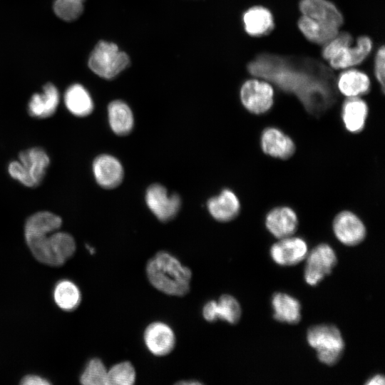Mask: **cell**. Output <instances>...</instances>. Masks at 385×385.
I'll use <instances>...</instances> for the list:
<instances>
[{
  "label": "cell",
  "mask_w": 385,
  "mask_h": 385,
  "mask_svg": "<svg viewBox=\"0 0 385 385\" xmlns=\"http://www.w3.org/2000/svg\"><path fill=\"white\" fill-rule=\"evenodd\" d=\"M247 68L255 76L266 78L303 101L311 96L327 97L334 76L323 63L312 58L282 56L270 53L258 55Z\"/></svg>",
  "instance_id": "1"
},
{
  "label": "cell",
  "mask_w": 385,
  "mask_h": 385,
  "mask_svg": "<svg viewBox=\"0 0 385 385\" xmlns=\"http://www.w3.org/2000/svg\"><path fill=\"white\" fill-rule=\"evenodd\" d=\"M145 272L150 284L167 295L183 297L190 289L191 270L167 251L155 254L148 261Z\"/></svg>",
  "instance_id": "2"
},
{
  "label": "cell",
  "mask_w": 385,
  "mask_h": 385,
  "mask_svg": "<svg viewBox=\"0 0 385 385\" xmlns=\"http://www.w3.org/2000/svg\"><path fill=\"white\" fill-rule=\"evenodd\" d=\"M26 244L34 257L50 266H61L75 252L76 242L67 232L55 231L41 235L25 236Z\"/></svg>",
  "instance_id": "3"
},
{
  "label": "cell",
  "mask_w": 385,
  "mask_h": 385,
  "mask_svg": "<svg viewBox=\"0 0 385 385\" xmlns=\"http://www.w3.org/2000/svg\"><path fill=\"white\" fill-rule=\"evenodd\" d=\"M49 164L47 153L40 147H34L21 151L19 160L9 164L8 172L24 186L34 188L41 183Z\"/></svg>",
  "instance_id": "4"
},
{
  "label": "cell",
  "mask_w": 385,
  "mask_h": 385,
  "mask_svg": "<svg viewBox=\"0 0 385 385\" xmlns=\"http://www.w3.org/2000/svg\"><path fill=\"white\" fill-rule=\"evenodd\" d=\"M309 344L317 351L319 360L334 365L341 358L344 342L338 328L334 325L319 324L310 327L307 334Z\"/></svg>",
  "instance_id": "5"
},
{
  "label": "cell",
  "mask_w": 385,
  "mask_h": 385,
  "mask_svg": "<svg viewBox=\"0 0 385 385\" xmlns=\"http://www.w3.org/2000/svg\"><path fill=\"white\" fill-rule=\"evenodd\" d=\"M129 63L127 53L120 51L116 44L101 41L89 57L88 66L98 76L112 79L123 71Z\"/></svg>",
  "instance_id": "6"
},
{
  "label": "cell",
  "mask_w": 385,
  "mask_h": 385,
  "mask_svg": "<svg viewBox=\"0 0 385 385\" xmlns=\"http://www.w3.org/2000/svg\"><path fill=\"white\" fill-rule=\"evenodd\" d=\"M145 202L149 210L161 222L173 220L181 206V198L176 193L169 194L162 185H150L145 192Z\"/></svg>",
  "instance_id": "7"
},
{
  "label": "cell",
  "mask_w": 385,
  "mask_h": 385,
  "mask_svg": "<svg viewBox=\"0 0 385 385\" xmlns=\"http://www.w3.org/2000/svg\"><path fill=\"white\" fill-rule=\"evenodd\" d=\"M304 279L307 284L314 286L329 275L337 264L334 250L327 244H320L307 255Z\"/></svg>",
  "instance_id": "8"
},
{
  "label": "cell",
  "mask_w": 385,
  "mask_h": 385,
  "mask_svg": "<svg viewBox=\"0 0 385 385\" xmlns=\"http://www.w3.org/2000/svg\"><path fill=\"white\" fill-rule=\"evenodd\" d=\"M240 96L244 107L255 114L264 113L273 105V88L265 81L250 79L245 81Z\"/></svg>",
  "instance_id": "9"
},
{
  "label": "cell",
  "mask_w": 385,
  "mask_h": 385,
  "mask_svg": "<svg viewBox=\"0 0 385 385\" xmlns=\"http://www.w3.org/2000/svg\"><path fill=\"white\" fill-rule=\"evenodd\" d=\"M143 342L148 351L155 356L169 354L176 344L175 334L172 327L164 322L150 323L143 332Z\"/></svg>",
  "instance_id": "10"
},
{
  "label": "cell",
  "mask_w": 385,
  "mask_h": 385,
  "mask_svg": "<svg viewBox=\"0 0 385 385\" xmlns=\"http://www.w3.org/2000/svg\"><path fill=\"white\" fill-rule=\"evenodd\" d=\"M351 43L341 46L329 59L332 68L345 69L361 63L370 53L372 41L368 36H360L356 45L351 46Z\"/></svg>",
  "instance_id": "11"
},
{
  "label": "cell",
  "mask_w": 385,
  "mask_h": 385,
  "mask_svg": "<svg viewBox=\"0 0 385 385\" xmlns=\"http://www.w3.org/2000/svg\"><path fill=\"white\" fill-rule=\"evenodd\" d=\"M333 230L337 238L348 246L358 245L366 236V228L362 221L354 213L346 210L334 217Z\"/></svg>",
  "instance_id": "12"
},
{
  "label": "cell",
  "mask_w": 385,
  "mask_h": 385,
  "mask_svg": "<svg viewBox=\"0 0 385 385\" xmlns=\"http://www.w3.org/2000/svg\"><path fill=\"white\" fill-rule=\"evenodd\" d=\"M202 314L208 322L220 319L234 324L239 322L242 309L240 303L234 297L225 294L221 295L217 301H207L202 307Z\"/></svg>",
  "instance_id": "13"
},
{
  "label": "cell",
  "mask_w": 385,
  "mask_h": 385,
  "mask_svg": "<svg viewBox=\"0 0 385 385\" xmlns=\"http://www.w3.org/2000/svg\"><path fill=\"white\" fill-rule=\"evenodd\" d=\"M96 181L105 189L118 187L123 181L124 170L120 162L114 156L101 154L97 156L92 165Z\"/></svg>",
  "instance_id": "14"
},
{
  "label": "cell",
  "mask_w": 385,
  "mask_h": 385,
  "mask_svg": "<svg viewBox=\"0 0 385 385\" xmlns=\"http://www.w3.org/2000/svg\"><path fill=\"white\" fill-rule=\"evenodd\" d=\"M279 240L270 249L271 257L277 264L295 265L306 257L308 248L303 239L290 236Z\"/></svg>",
  "instance_id": "15"
},
{
  "label": "cell",
  "mask_w": 385,
  "mask_h": 385,
  "mask_svg": "<svg viewBox=\"0 0 385 385\" xmlns=\"http://www.w3.org/2000/svg\"><path fill=\"white\" fill-rule=\"evenodd\" d=\"M299 9L302 15L317 21L339 29L343 16L336 6L328 0H301Z\"/></svg>",
  "instance_id": "16"
},
{
  "label": "cell",
  "mask_w": 385,
  "mask_h": 385,
  "mask_svg": "<svg viewBox=\"0 0 385 385\" xmlns=\"http://www.w3.org/2000/svg\"><path fill=\"white\" fill-rule=\"evenodd\" d=\"M267 230L277 238L282 239L292 236L298 226L295 212L289 207H277L272 209L266 216Z\"/></svg>",
  "instance_id": "17"
},
{
  "label": "cell",
  "mask_w": 385,
  "mask_h": 385,
  "mask_svg": "<svg viewBox=\"0 0 385 385\" xmlns=\"http://www.w3.org/2000/svg\"><path fill=\"white\" fill-rule=\"evenodd\" d=\"M261 146L268 155L280 159L291 157L295 145L290 137L277 128H267L262 133Z\"/></svg>",
  "instance_id": "18"
},
{
  "label": "cell",
  "mask_w": 385,
  "mask_h": 385,
  "mask_svg": "<svg viewBox=\"0 0 385 385\" xmlns=\"http://www.w3.org/2000/svg\"><path fill=\"white\" fill-rule=\"evenodd\" d=\"M207 210L210 215L219 222H228L235 219L240 210L237 196L229 189H224L207 201Z\"/></svg>",
  "instance_id": "19"
},
{
  "label": "cell",
  "mask_w": 385,
  "mask_h": 385,
  "mask_svg": "<svg viewBox=\"0 0 385 385\" xmlns=\"http://www.w3.org/2000/svg\"><path fill=\"white\" fill-rule=\"evenodd\" d=\"M60 96L56 87L47 83L41 93L34 94L28 104V112L32 117L46 118L56 112L59 103Z\"/></svg>",
  "instance_id": "20"
},
{
  "label": "cell",
  "mask_w": 385,
  "mask_h": 385,
  "mask_svg": "<svg viewBox=\"0 0 385 385\" xmlns=\"http://www.w3.org/2000/svg\"><path fill=\"white\" fill-rule=\"evenodd\" d=\"M368 115L366 103L358 97L347 98L342 109V118L344 126L351 133L361 131L365 125Z\"/></svg>",
  "instance_id": "21"
},
{
  "label": "cell",
  "mask_w": 385,
  "mask_h": 385,
  "mask_svg": "<svg viewBox=\"0 0 385 385\" xmlns=\"http://www.w3.org/2000/svg\"><path fill=\"white\" fill-rule=\"evenodd\" d=\"M245 31L252 36H260L271 31L274 19L271 11L265 7L255 6L248 9L243 14Z\"/></svg>",
  "instance_id": "22"
},
{
  "label": "cell",
  "mask_w": 385,
  "mask_h": 385,
  "mask_svg": "<svg viewBox=\"0 0 385 385\" xmlns=\"http://www.w3.org/2000/svg\"><path fill=\"white\" fill-rule=\"evenodd\" d=\"M108 118L111 130L116 135H125L133 130V112L129 106L123 101L115 100L109 103Z\"/></svg>",
  "instance_id": "23"
},
{
  "label": "cell",
  "mask_w": 385,
  "mask_h": 385,
  "mask_svg": "<svg viewBox=\"0 0 385 385\" xmlns=\"http://www.w3.org/2000/svg\"><path fill=\"white\" fill-rule=\"evenodd\" d=\"M298 27L309 41L319 45H325L339 33V28L317 21L304 15L299 18Z\"/></svg>",
  "instance_id": "24"
},
{
  "label": "cell",
  "mask_w": 385,
  "mask_h": 385,
  "mask_svg": "<svg viewBox=\"0 0 385 385\" xmlns=\"http://www.w3.org/2000/svg\"><path fill=\"white\" fill-rule=\"evenodd\" d=\"M274 318L280 322L297 324L301 319V305L290 295L277 292L272 298Z\"/></svg>",
  "instance_id": "25"
},
{
  "label": "cell",
  "mask_w": 385,
  "mask_h": 385,
  "mask_svg": "<svg viewBox=\"0 0 385 385\" xmlns=\"http://www.w3.org/2000/svg\"><path fill=\"white\" fill-rule=\"evenodd\" d=\"M342 94L349 97H358L366 93L370 88L368 76L359 71L350 69L343 71L336 83Z\"/></svg>",
  "instance_id": "26"
},
{
  "label": "cell",
  "mask_w": 385,
  "mask_h": 385,
  "mask_svg": "<svg viewBox=\"0 0 385 385\" xmlns=\"http://www.w3.org/2000/svg\"><path fill=\"white\" fill-rule=\"evenodd\" d=\"M64 102L68 111L77 117L90 115L94 108L93 100L88 91L76 83L68 87L64 94Z\"/></svg>",
  "instance_id": "27"
},
{
  "label": "cell",
  "mask_w": 385,
  "mask_h": 385,
  "mask_svg": "<svg viewBox=\"0 0 385 385\" xmlns=\"http://www.w3.org/2000/svg\"><path fill=\"white\" fill-rule=\"evenodd\" d=\"M62 224L61 218L48 211H40L31 215L24 226L25 236L41 235L58 230Z\"/></svg>",
  "instance_id": "28"
},
{
  "label": "cell",
  "mask_w": 385,
  "mask_h": 385,
  "mask_svg": "<svg viewBox=\"0 0 385 385\" xmlns=\"http://www.w3.org/2000/svg\"><path fill=\"white\" fill-rule=\"evenodd\" d=\"M53 299L60 309L64 311H72L79 305L81 294L76 284L70 280L63 279L56 284Z\"/></svg>",
  "instance_id": "29"
},
{
  "label": "cell",
  "mask_w": 385,
  "mask_h": 385,
  "mask_svg": "<svg viewBox=\"0 0 385 385\" xmlns=\"http://www.w3.org/2000/svg\"><path fill=\"white\" fill-rule=\"evenodd\" d=\"M136 379V371L128 361H120L108 369V385H133Z\"/></svg>",
  "instance_id": "30"
},
{
  "label": "cell",
  "mask_w": 385,
  "mask_h": 385,
  "mask_svg": "<svg viewBox=\"0 0 385 385\" xmlns=\"http://www.w3.org/2000/svg\"><path fill=\"white\" fill-rule=\"evenodd\" d=\"M108 369L101 359L93 358L87 363L80 376L84 385H108Z\"/></svg>",
  "instance_id": "31"
},
{
  "label": "cell",
  "mask_w": 385,
  "mask_h": 385,
  "mask_svg": "<svg viewBox=\"0 0 385 385\" xmlns=\"http://www.w3.org/2000/svg\"><path fill=\"white\" fill-rule=\"evenodd\" d=\"M55 14L66 21L77 19L83 13V2L76 0H55L53 4Z\"/></svg>",
  "instance_id": "32"
},
{
  "label": "cell",
  "mask_w": 385,
  "mask_h": 385,
  "mask_svg": "<svg viewBox=\"0 0 385 385\" xmlns=\"http://www.w3.org/2000/svg\"><path fill=\"white\" fill-rule=\"evenodd\" d=\"M375 76L381 86L383 92L384 91V77H385V48L382 46L380 47L375 56L374 62Z\"/></svg>",
  "instance_id": "33"
},
{
  "label": "cell",
  "mask_w": 385,
  "mask_h": 385,
  "mask_svg": "<svg viewBox=\"0 0 385 385\" xmlns=\"http://www.w3.org/2000/svg\"><path fill=\"white\" fill-rule=\"evenodd\" d=\"M23 385H48L51 383L46 379L38 375L29 374L25 376L20 382Z\"/></svg>",
  "instance_id": "34"
},
{
  "label": "cell",
  "mask_w": 385,
  "mask_h": 385,
  "mask_svg": "<svg viewBox=\"0 0 385 385\" xmlns=\"http://www.w3.org/2000/svg\"><path fill=\"white\" fill-rule=\"evenodd\" d=\"M366 385H383L384 384V377L378 374L371 378L366 383Z\"/></svg>",
  "instance_id": "35"
},
{
  "label": "cell",
  "mask_w": 385,
  "mask_h": 385,
  "mask_svg": "<svg viewBox=\"0 0 385 385\" xmlns=\"http://www.w3.org/2000/svg\"><path fill=\"white\" fill-rule=\"evenodd\" d=\"M177 384H181V385H196V384L198 385V384H202V382L195 380V379H192V380L189 379V380L180 381Z\"/></svg>",
  "instance_id": "36"
},
{
  "label": "cell",
  "mask_w": 385,
  "mask_h": 385,
  "mask_svg": "<svg viewBox=\"0 0 385 385\" xmlns=\"http://www.w3.org/2000/svg\"><path fill=\"white\" fill-rule=\"evenodd\" d=\"M76 1H81V2H83L85 1V0H76Z\"/></svg>",
  "instance_id": "37"
}]
</instances>
